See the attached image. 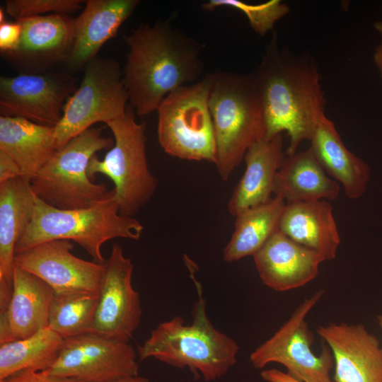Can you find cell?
Here are the masks:
<instances>
[{"label":"cell","mask_w":382,"mask_h":382,"mask_svg":"<svg viewBox=\"0 0 382 382\" xmlns=\"http://www.w3.org/2000/svg\"><path fill=\"white\" fill-rule=\"evenodd\" d=\"M124 39L129 50L123 82L138 116L156 110L169 93L203 72V45L168 21L141 24Z\"/></svg>","instance_id":"2"},{"label":"cell","mask_w":382,"mask_h":382,"mask_svg":"<svg viewBox=\"0 0 382 382\" xmlns=\"http://www.w3.org/2000/svg\"><path fill=\"white\" fill-rule=\"evenodd\" d=\"M374 29L378 33L381 37L379 45L376 47L374 52V62L378 69L380 78L382 80V21H378L374 24Z\"/></svg>","instance_id":"35"},{"label":"cell","mask_w":382,"mask_h":382,"mask_svg":"<svg viewBox=\"0 0 382 382\" xmlns=\"http://www.w3.org/2000/svg\"><path fill=\"white\" fill-rule=\"evenodd\" d=\"M74 90L75 82L66 75L22 74L1 76V115L22 117L54 127Z\"/></svg>","instance_id":"13"},{"label":"cell","mask_w":382,"mask_h":382,"mask_svg":"<svg viewBox=\"0 0 382 382\" xmlns=\"http://www.w3.org/2000/svg\"><path fill=\"white\" fill-rule=\"evenodd\" d=\"M57 149L54 127L1 115L0 151L14 159L25 180L30 182Z\"/></svg>","instance_id":"25"},{"label":"cell","mask_w":382,"mask_h":382,"mask_svg":"<svg viewBox=\"0 0 382 382\" xmlns=\"http://www.w3.org/2000/svg\"><path fill=\"white\" fill-rule=\"evenodd\" d=\"M106 125L113 134L114 145L102 160L96 155L91 159L88 175L91 180L97 174L109 178L120 214L133 217L151 199L158 186L148 166L146 125L136 121L130 108Z\"/></svg>","instance_id":"7"},{"label":"cell","mask_w":382,"mask_h":382,"mask_svg":"<svg viewBox=\"0 0 382 382\" xmlns=\"http://www.w3.org/2000/svg\"><path fill=\"white\" fill-rule=\"evenodd\" d=\"M260 375L262 379L267 382H302L286 372L276 369L262 370Z\"/></svg>","instance_id":"34"},{"label":"cell","mask_w":382,"mask_h":382,"mask_svg":"<svg viewBox=\"0 0 382 382\" xmlns=\"http://www.w3.org/2000/svg\"><path fill=\"white\" fill-rule=\"evenodd\" d=\"M21 32V25L17 21L0 24V50L2 54H8L17 49Z\"/></svg>","instance_id":"31"},{"label":"cell","mask_w":382,"mask_h":382,"mask_svg":"<svg viewBox=\"0 0 382 382\" xmlns=\"http://www.w3.org/2000/svg\"><path fill=\"white\" fill-rule=\"evenodd\" d=\"M309 149L328 175L341 185L351 199L361 197L370 178L369 165L343 143L334 122L325 114L316 124Z\"/></svg>","instance_id":"22"},{"label":"cell","mask_w":382,"mask_h":382,"mask_svg":"<svg viewBox=\"0 0 382 382\" xmlns=\"http://www.w3.org/2000/svg\"><path fill=\"white\" fill-rule=\"evenodd\" d=\"M129 95L115 60L95 57L86 65L78 88L67 99L54 127L57 149L99 122L107 124L125 115Z\"/></svg>","instance_id":"9"},{"label":"cell","mask_w":382,"mask_h":382,"mask_svg":"<svg viewBox=\"0 0 382 382\" xmlns=\"http://www.w3.org/2000/svg\"><path fill=\"white\" fill-rule=\"evenodd\" d=\"M316 331L331 350L335 382H382V348L362 324L329 323Z\"/></svg>","instance_id":"15"},{"label":"cell","mask_w":382,"mask_h":382,"mask_svg":"<svg viewBox=\"0 0 382 382\" xmlns=\"http://www.w3.org/2000/svg\"><path fill=\"white\" fill-rule=\"evenodd\" d=\"M137 356L128 342L86 333L64 339L57 359L45 371L83 382H112L138 375Z\"/></svg>","instance_id":"11"},{"label":"cell","mask_w":382,"mask_h":382,"mask_svg":"<svg viewBox=\"0 0 382 382\" xmlns=\"http://www.w3.org/2000/svg\"><path fill=\"white\" fill-rule=\"evenodd\" d=\"M0 382H83L73 378L52 375L47 371L25 370L16 373Z\"/></svg>","instance_id":"32"},{"label":"cell","mask_w":382,"mask_h":382,"mask_svg":"<svg viewBox=\"0 0 382 382\" xmlns=\"http://www.w3.org/2000/svg\"><path fill=\"white\" fill-rule=\"evenodd\" d=\"M340 185L330 178L308 148L286 156L278 170L273 190L286 204L317 200L332 201L340 194Z\"/></svg>","instance_id":"24"},{"label":"cell","mask_w":382,"mask_h":382,"mask_svg":"<svg viewBox=\"0 0 382 382\" xmlns=\"http://www.w3.org/2000/svg\"><path fill=\"white\" fill-rule=\"evenodd\" d=\"M251 75L262 104L265 137L286 132L289 145L285 154L294 155L303 140H310L325 115L326 100L315 60L281 47L274 35Z\"/></svg>","instance_id":"1"},{"label":"cell","mask_w":382,"mask_h":382,"mask_svg":"<svg viewBox=\"0 0 382 382\" xmlns=\"http://www.w3.org/2000/svg\"><path fill=\"white\" fill-rule=\"evenodd\" d=\"M279 230L294 241L316 251L324 261L335 258L341 240L328 200L286 204Z\"/></svg>","instance_id":"23"},{"label":"cell","mask_w":382,"mask_h":382,"mask_svg":"<svg viewBox=\"0 0 382 382\" xmlns=\"http://www.w3.org/2000/svg\"><path fill=\"white\" fill-rule=\"evenodd\" d=\"M114 139L91 127L58 149L31 180L36 196L59 209L88 207L111 193L105 184L94 183L88 175L91 159L98 151L111 149Z\"/></svg>","instance_id":"6"},{"label":"cell","mask_w":382,"mask_h":382,"mask_svg":"<svg viewBox=\"0 0 382 382\" xmlns=\"http://www.w3.org/2000/svg\"><path fill=\"white\" fill-rule=\"evenodd\" d=\"M112 382H150V381L147 378L139 376L137 375L134 376L122 378L114 381Z\"/></svg>","instance_id":"36"},{"label":"cell","mask_w":382,"mask_h":382,"mask_svg":"<svg viewBox=\"0 0 382 382\" xmlns=\"http://www.w3.org/2000/svg\"><path fill=\"white\" fill-rule=\"evenodd\" d=\"M17 21L22 28L20 42L14 52L4 55L34 66L66 61L74 43L75 18L50 13Z\"/></svg>","instance_id":"19"},{"label":"cell","mask_w":382,"mask_h":382,"mask_svg":"<svg viewBox=\"0 0 382 382\" xmlns=\"http://www.w3.org/2000/svg\"><path fill=\"white\" fill-rule=\"evenodd\" d=\"M253 257L263 284L277 291L294 289L311 282L324 262L316 251L294 241L279 230Z\"/></svg>","instance_id":"17"},{"label":"cell","mask_w":382,"mask_h":382,"mask_svg":"<svg viewBox=\"0 0 382 382\" xmlns=\"http://www.w3.org/2000/svg\"><path fill=\"white\" fill-rule=\"evenodd\" d=\"M74 244L68 240H52L16 253L15 265L37 276L56 293H99L104 263L75 256Z\"/></svg>","instance_id":"14"},{"label":"cell","mask_w":382,"mask_h":382,"mask_svg":"<svg viewBox=\"0 0 382 382\" xmlns=\"http://www.w3.org/2000/svg\"><path fill=\"white\" fill-rule=\"evenodd\" d=\"M37 197L23 177L0 183V313L12 296L16 246L32 220Z\"/></svg>","instance_id":"16"},{"label":"cell","mask_w":382,"mask_h":382,"mask_svg":"<svg viewBox=\"0 0 382 382\" xmlns=\"http://www.w3.org/2000/svg\"><path fill=\"white\" fill-rule=\"evenodd\" d=\"M144 226L138 220L120 214L115 191L104 200L86 208L64 209L37 197L32 220L18 241L15 253L52 240L78 243L92 257L104 263L102 245L122 238L139 241Z\"/></svg>","instance_id":"5"},{"label":"cell","mask_w":382,"mask_h":382,"mask_svg":"<svg viewBox=\"0 0 382 382\" xmlns=\"http://www.w3.org/2000/svg\"><path fill=\"white\" fill-rule=\"evenodd\" d=\"M284 158L282 134L263 137L250 146L244 156L245 171L228 202L231 215L236 216L272 198L275 178Z\"/></svg>","instance_id":"21"},{"label":"cell","mask_w":382,"mask_h":382,"mask_svg":"<svg viewBox=\"0 0 382 382\" xmlns=\"http://www.w3.org/2000/svg\"><path fill=\"white\" fill-rule=\"evenodd\" d=\"M63 342L47 327L25 339L0 344V381L25 370H49L57 359Z\"/></svg>","instance_id":"27"},{"label":"cell","mask_w":382,"mask_h":382,"mask_svg":"<svg viewBox=\"0 0 382 382\" xmlns=\"http://www.w3.org/2000/svg\"><path fill=\"white\" fill-rule=\"evenodd\" d=\"M193 279L199 299L192 309V324L186 325L179 316L161 323L138 347L137 354L140 361L154 358L175 367H187L195 377L202 375L209 382L224 376L236 363L239 347L213 326L206 313L200 285Z\"/></svg>","instance_id":"3"},{"label":"cell","mask_w":382,"mask_h":382,"mask_svg":"<svg viewBox=\"0 0 382 382\" xmlns=\"http://www.w3.org/2000/svg\"><path fill=\"white\" fill-rule=\"evenodd\" d=\"M324 293L319 289L306 299L289 319L250 354V361L255 369L278 363L302 382H334L330 376L334 365L330 349L325 347L319 355L313 352V335L306 320Z\"/></svg>","instance_id":"10"},{"label":"cell","mask_w":382,"mask_h":382,"mask_svg":"<svg viewBox=\"0 0 382 382\" xmlns=\"http://www.w3.org/2000/svg\"><path fill=\"white\" fill-rule=\"evenodd\" d=\"M5 13L3 8H0V24L6 23Z\"/></svg>","instance_id":"37"},{"label":"cell","mask_w":382,"mask_h":382,"mask_svg":"<svg viewBox=\"0 0 382 382\" xmlns=\"http://www.w3.org/2000/svg\"><path fill=\"white\" fill-rule=\"evenodd\" d=\"M209 85L202 80L178 88L160 103L158 139L171 156L216 163V142L209 107Z\"/></svg>","instance_id":"8"},{"label":"cell","mask_w":382,"mask_h":382,"mask_svg":"<svg viewBox=\"0 0 382 382\" xmlns=\"http://www.w3.org/2000/svg\"><path fill=\"white\" fill-rule=\"evenodd\" d=\"M83 2L81 0H8L6 1V13L16 21L48 13L69 14L79 9Z\"/></svg>","instance_id":"30"},{"label":"cell","mask_w":382,"mask_h":382,"mask_svg":"<svg viewBox=\"0 0 382 382\" xmlns=\"http://www.w3.org/2000/svg\"><path fill=\"white\" fill-rule=\"evenodd\" d=\"M105 270L90 333L129 342L141 318L139 294L133 288L134 264L114 243Z\"/></svg>","instance_id":"12"},{"label":"cell","mask_w":382,"mask_h":382,"mask_svg":"<svg viewBox=\"0 0 382 382\" xmlns=\"http://www.w3.org/2000/svg\"><path fill=\"white\" fill-rule=\"evenodd\" d=\"M202 6L206 11H213L219 7L238 10L246 16L253 31L261 36L272 30L276 23L290 11L289 6L280 0H270L259 4L240 0H210Z\"/></svg>","instance_id":"29"},{"label":"cell","mask_w":382,"mask_h":382,"mask_svg":"<svg viewBox=\"0 0 382 382\" xmlns=\"http://www.w3.org/2000/svg\"><path fill=\"white\" fill-rule=\"evenodd\" d=\"M216 142V167L227 180L248 149L265 137L260 99L251 74L217 71L205 76Z\"/></svg>","instance_id":"4"},{"label":"cell","mask_w":382,"mask_h":382,"mask_svg":"<svg viewBox=\"0 0 382 382\" xmlns=\"http://www.w3.org/2000/svg\"><path fill=\"white\" fill-rule=\"evenodd\" d=\"M53 292L43 280L15 265L12 296L0 313V344L25 339L47 328Z\"/></svg>","instance_id":"18"},{"label":"cell","mask_w":382,"mask_h":382,"mask_svg":"<svg viewBox=\"0 0 382 382\" xmlns=\"http://www.w3.org/2000/svg\"><path fill=\"white\" fill-rule=\"evenodd\" d=\"M378 323L382 330V314L377 316Z\"/></svg>","instance_id":"38"},{"label":"cell","mask_w":382,"mask_h":382,"mask_svg":"<svg viewBox=\"0 0 382 382\" xmlns=\"http://www.w3.org/2000/svg\"><path fill=\"white\" fill-rule=\"evenodd\" d=\"M75 18L72 48L66 61L74 69L96 57L101 47L113 37L135 10L138 0H88Z\"/></svg>","instance_id":"20"},{"label":"cell","mask_w":382,"mask_h":382,"mask_svg":"<svg viewBox=\"0 0 382 382\" xmlns=\"http://www.w3.org/2000/svg\"><path fill=\"white\" fill-rule=\"evenodd\" d=\"M21 176V169L13 158L0 151V183Z\"/></svg>","instance_id":"33"},{"label":"cell","mask_w":382,"mask_h":382,"mask_svg":"<svg viewBox=\"0 0 382 382\" xmlns=\"http://www.w3.org/2000/svg\"><path fill=\"white\" fill-rule=\"evenodd\" d=\"M286 204L284 199L273 196L268 202L249 208L235 216L233 232L224 248V260L232 262L253 256L279 230Z\"/></svg>","instance_id":"26"},{"label":"cell","mask_w":382,"mask_h":382,"mask_svg":"<svg viewBox=\"0 0 382 382\" xmlns=\"http://www.w3.org/2000/svg\"><path fill=\"white\" fill-rule=\"evenodd\" d=\"M99 293L87 291L53 292L48 327L63 339L91 331Z\"/></svg>","instance_id":"28"}]
</instances>
